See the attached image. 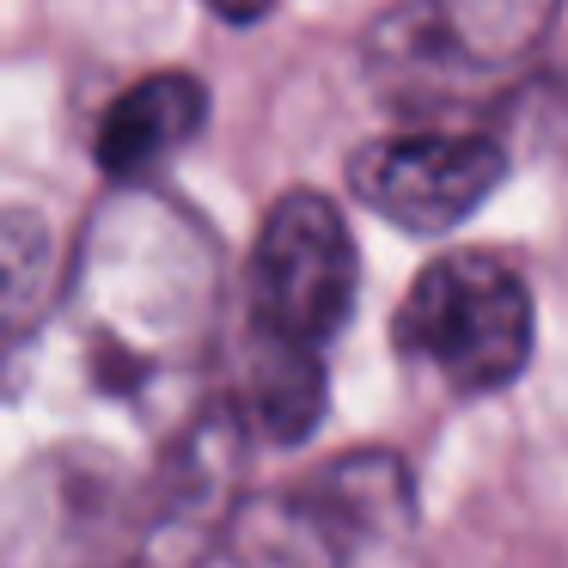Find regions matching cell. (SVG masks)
Listing matches in <instances>:
<instances>
[{
  "mask_svg": "<svg viewBox=\"0 0 568 568\" xmlns=\"http://www.w3.org/2000/svg\"><path fill=\"white\" fill-rule=\"evenodd\" d=\"M397 526H409V470L392 453H348L294 489L251 495L209 568H348Z\"/></svg>",
  "mask_w": 568,
  "mask_h": 568,
  "instance_id": "cell-1",
  "label": "cell"
},
{
  "mask_svg": "<svg viewBox=\"0 0 568 568\" xmlns=\"http://www.w3.org/2000/svg\"><path fill=\"white\" fill-rule=\"evenodd\" d=\"M392 336L453 392H501L531 361V287L489 251H453L409 282Z\"/></svg>",
  "mask_w": 568,
  "mask_h": 568,
  "instance_id": "cell-2",
  "label": "cell"
},
{
  "mask_svg": "<svg viewBox=\"0 0 568 568\" xmlns=\"http://www.w3.org/2000/svg\"><path fill=\"white\" fill-rule=\"evenodd\" d=\"M562 0H409L373 38L385 87L409 104H465L519 74Z\"/></svg>",
  "mask_w": 568,
  "mask_h": 568,
  "instance_id": "cell-3",
  "label": "cell"
},
{
  "mask_svg": "<svg viewBox=\"0 0 568 568\" xmlns=\"http://www.w3.org/2000/svg\"><path fill=\"white\" fill-rule=\"evenodd\" d=\"M355 239L336 202L318 190H287L263 214L251 251V331L324 348L355 312Z\"/></svg>",
  "mask_w": 568,
  "mask_h": 568,
  "instance_id": "cell-4",
  "label": "cell"
},
{
  "mask_svg": "<svg viewBox=\"0 0 568 568\" xmlns=\"http://www.w3.org/2000/svg\"><path fill=\"white\" fill-rule=\"evenodd\" d=\"M507 153L470 129H409L379 135L348 160V184L373 214L404 233H446L495 196Z\"/></svg>",
  "mask_w": 568,
  "mask_h": 568,
  "instance_id": "cell-5",
  "label": "cell"
},
{
  "mask_svg": "<svg viewBox=\"0 0 568 568\" xmlns=\"http://www.w3.org/2000/svg\"><path fill=\"white\" fill-rule=\"evenodd\" d=\"M202 123H209V87L196 74L165 68L111 99V111L99 116V135H92V160L104 178L135 184V178L160 172L172 153H184L202 135Z\"/></svg>",
  "mask_w": 568,
  "mask_h": 568,
  "instance_id": "cell-6",
  "label": "cell"
},
{
  "mask_svg": "<svg viewBox=\"0 0 568 568\" xmlns=\"http://www.w3.org/2000/svg\"><path fill=\"white\" fill-rule=\"evenodd\" d=\"M245 422L275 446H294L318 428L324 416V361L318 348L287 343V336L251 331L245 348V385H239Z\"/></svg>",
  "mask_w": 568,
  "mask_h": 568,
  "instance_id": "cell-7",
  "label": "cell"
},
{
  "mask_svg": "<svg viewBox=\"0 0 568 568\" xmlns=\"http://www.w3.org/2000/svg\"><path fill=\"white\" fill-rule=\"evenodd\" d=\"M275 0H209V13L226 19V26H257V19H270Z\"/></svg>",
  "mask_w": 568,
  "mask_h": 568,
  "instance_id": "cell-8",
  "label": "cell"
},
{
  "mask_svg": "<svg viewBox=\"0 0 568 568\" xmlns=\"http://www.w3.org/2000/svg\"><path fill=\"white\" fill-rule=\"evenodd\" d=\"M550 116H556V135L568 141V80H562V87H556V111H550Z\"/></svg>",
  "mask_w": 568,
  "mask_h": 568,
  "instance_id": "cell-9",
  "label": "cell"
}]
</instances>
